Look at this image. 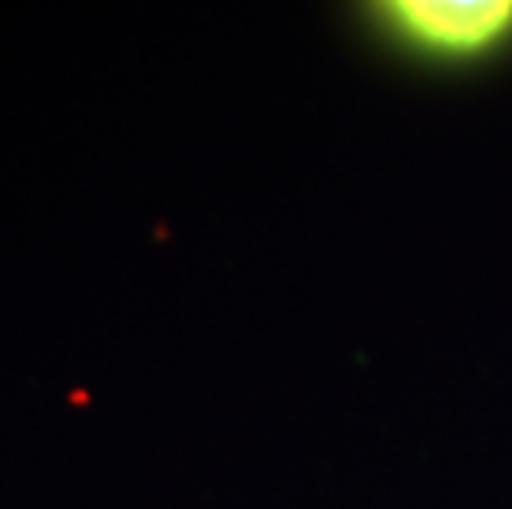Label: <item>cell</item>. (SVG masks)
<instances>
[{
    "instance_id": "6da1fadb",
    "label": "cell",
    "mask_w": 512,
    "mask_h": 509,
    "mask_svg": "<svg viewBox=\"0 0 512 509\" xmlns=\"http://www.w3.org/2000/svg\"><path fill=\"white\" fill-rule=\"evenodd\" d=\"M380 24L403 47L437 60H473L512 40V0H387Z\"/></svg>"
}]
</instances>
